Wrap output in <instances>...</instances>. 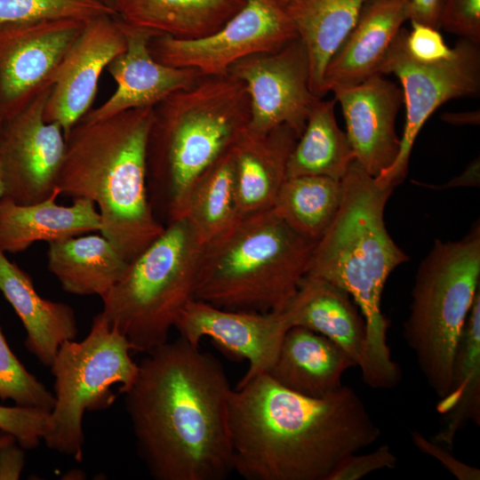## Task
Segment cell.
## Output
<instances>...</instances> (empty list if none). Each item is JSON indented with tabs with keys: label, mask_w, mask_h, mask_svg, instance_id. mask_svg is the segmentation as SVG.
I'll use <instances>...</instances> for the list:
<instances>
[{
	"label": "cell",
	"mask_w": 480,
	"mask_h": 480,
	"mask_svg": "<svg viewBox=\"0 0 480 480\" xmlns=\"http://www.w3.org/2000/svg\"><path fill=\"white\" fill-rule=\"evenodd\" d=\"M124 393L139 457L156 480H224L233 471L231 388L220 362L179 337L147 352Z\"/></svg>",
	"instance_id": "obj_1"
},
{
	"label": "cell",
	"mask_w": 480,
	"mask_h": 480,
	"mask_svg": "<svg viewBox=\"0 0 480 480\" xmlns=\"http://www.w3.org/2000/svg\"><path fill=\"white\" fill-rule=\"evenodd\" d=\"M228 423L233 468L246 480H327L344 458L380 436L353 388L311 397L268 373L232 390Z\"/></svg>",
	"instance_id": "obj_2"
},
{
	"label": "cell",
	"mask_w": 480,
	"mask_h": 480,
	"mask_svg": "<svg viewBox=\"0 0 480 480\" xmlns=\"http://www.w3.org/2000/svg\"><path fill=\"white\" fill-rule=\"evenodd\" d=\"M343 198L332 223L316 242L308 275L346 291L366 327L364 382L379 389L396 386L402 377L387 342L388 322L380 300L391 272L409 258L390 236L384 210L393 188L381 187L355 159L341 180Z\"/></svg>",
	"instance_id": "obj_3"
},
{
	"label": "cell",
	"mask_w": 480,
	"mask_h": 480,
	"mask_svg": "<svg viewBox=\"0 0 480 480\" xmlns=\"http://www.w3.org/2000/svg\"><path fill=\"white\" fill-rule=\"evenodd\" d=\"M153 108H132L100 120L80 119L65 136L56 188L60 195L92 200L100 234L129 263L164 230L148 196L147 152Z\"/></svg>",
	"instance_id": "obj_4"
},
{
	"label": "cell",
	"mask_w": 480,
	"mask_h": 480,
	"mask_svg": "<svg viewBox=\"0 0 480 480\" xmlns=\"http://www.w3.org/2000/svg\"><path fill=\"white\" fill-rule=\"evenodd\" d=\"M250 120L245 86L229 73L202 76L153 108L147 152L149 201L169 220L194 180L228 150Z\"/></svg>",
	"instance_id": "obj_5"
},
{
	"label": "cell",
	"mask_w": 480,
	"mask_h": 480,
	"mask_svg": "<svg viewBox=\"0 0 480 480\" xmlns=\"http://www.w3.org/2000/svg\"><path fill=\"white\" fill-rule=\"evenodd\" d=\"M316 244L272 209L239 216L204 244L196 299L228 310L282 312L308 273Z\"/></svg>",
	"instance_id": "obj_6"
},
{
	"label": "cell",
	"mask_w": 480,
	"mask_h": 480,
	"mask_svg": "<svg viewBox=\"0 0 480 480\" xmlns=\"http://www.w3.org/2000/svg\"><path fill=\"white\" fill-rule=\"evenodd\" d=\"M203 246L186 220L168 222L100 298L101 313L132 351L147 353L168 340L182 309L196 299Z\"/></svg>",
	"instance_id": "obj_7"
},
{
	"label": "cell",
	"mask_w": 480,
	"mask_h": 480,
	"mask_svg": "<svg viewBox=\"0 0 480 480\" xmlns=\"http://www.w3.org/2000/svg\"><path fill=\"white\" fill-rule=\"evenodd\" d=\"M479 279L478 220L460 240L436 239L418 268L403 334L439 399L451 389L457 344Z\"/></svg>",
	"instance_id": "obj_8"
},
{
	"label": "cell",
	"mask_w": 480,
	"mask_h": 480,
	"mask_svg": "<svg viewBox=\"0 0 480 480\" xmlns=\"http://www.w3.org/2000/svg\"><path fill=\"white\" fill-rule=\"evenodd\" d=\"M131 351L127 338L101 312L92 318L84 340L60 345L50 366L55 404L43 438L49 449L83 461L84 415L109 408L116 397L112 387L118 385L124 394L135 381L139 364Z\"/></svg>",
	"instance_id": "obj_9"
},
{
	"label": "cell",
	"mask_w": 480,
	"mask_h": 480,
	"mask_svg": "<svg viewBox=\"0 0 480 480\" xmlns=\"http://www.w3.org/2000/svg\"><path fill=\"white\" fill-rule=\"evenodd\" d=\"M404 33L402 28L379 68V74H393L400 80L406 109L399 152L392 164L374 178L378 185L393 188L406 177L416 137L432 113L450 100L474 96L480 91L478 44L460 38L451 57L423 63L408 53Z\"/></svg>",
	"instance_id": "obj_10"
},
{
	"label": "cell",
	"mask_w": 480,
	"mask_h": 480,
	"mask_svg": "<svg viewBox=\"0 0 480 480\" xmlns=\"http://www.w3.org/2000/svg\"><path fill=\"white\" fill-rule=\"evenodd\" d=\"M297 37L286 9L275 0H245L239 11L210 35L189 40L154 35L148 47L161 63L214 76L227 74L243 58L277 51Z\"/></svg>",
	"instance_id": "obj_11"
},
{
	"label": "cell",
	"mask_w": 480,
	"mask_h": 480,
	"mask_svg": "<svg viewBox=\"0 0 480 480\" xmlns=\"http://www.w3.org/2000/svg\"><path fill=\"white\" fill-rule=\"evenodd\" d=\"M228 73L245 86L250 100L249 130L265 133L288 125L300 136L320 98L311 92L308 59L299 37L277 51L243 58Z\"/></svg>",
	"instance_id": "obj_12"
},
{
	"label": "cell",
	"mask_w": 480,
	"mask_h": 480,
	"mask_svg": "<svg viewBox=\"0 0 480 480\" xmlns=\"http://www.w3.org/2000/svg\"><path fill=\"white\" fill-rule=\"evenodd\" d=\"M52 85L21 111L4 122L0 136V168L4 197L18 204L48 198L56 188L65 155L62 128L44 118Z\"/></svg>",
	"instance_id": "obj_13"
},
{
	"label": "cell",
	"mask_w": 480,
	"mask_h": 480,
	"mask_svg": "<svg viewBox=\"0 0 480 480\" xmlns=\"http://www.w3.org/2000/svg\"><path fill=\"white\" fill-rule=\"evenodd\" d=\"M86 21L52 20L0 28V116L10 119L44 89Z\"/></svg>",
	"instance_id": "obj_14"
},
{
	"label": "cell",
	"mask_w": 480,
	"mask_h": 480,
	"mask_svg": "<svg viewBox=\"0 0 480 480\" xmlns=\"http://www.w3.org/2000/svg\"><path fill=\"white\" fill-rule=\"evenodd\" d=\"M125 48V26L116 15L85 22L52 75L44 107L45 120L57 123L64 137L91 110L102 71Z\"/></svg>",
	"instance_id": "obj_15"
},
{
	"label": "cell",
	"mask_w": 480,
	"mask_h": 480,
	"mask_svg": "<svg viewBox=\"0 0 480 480\" xmlns=\"http://www.w3.org/2000/svg\"><path fill=\"white\" fill-rule=\"evenodd\" d=\"M291 327L284 310H228L197 299L186 305L174 326L194 346L208 337L225 352L247 360L248 369L237 384L269 371Z\"/></svg>",
	"instance_id": "obj_16"
},
{
	"label": "cell",
	"mask_w": 480,
	"mask_h": 480,
	"mask_svg": "<svg viewBox=\"0 0 480 480\" xmlns=\"http://www.w3.org/2000/svg\"><path fill=\"white\" fill-rule=\"evenodd\" d=\"M332 92L340 105L355 159L369 175L377 177L399 152L396 119L403 103L402 89L384 75L375 74Z\"/></svg>",
	"instance_id": "obj_17"
},
{
	"label": "cell",
	"mask_w": 480,
	"mask_h": 480,
	"mask_svg": "<svg viewBox=\"0 0 480 480\" xmlns=\"http://www.w3.org/2000/svg\"><path fill=\"white\" fill-rule=\"evenodd\" d=\"M124 26L126 48L106 68L116 84V90L104 103L91 109L83 117L84 120H100L132 108H154L172 92L193 85L203 76L196 68L159 62L148 47L156 34Z\"/></svg>",
	"instance_id": "obj_18"
},
{
	"label": "cell",
	"mask_w": 480,
	"mask_h": 480,
	"mask_svg": "<svg viewBox=\"0 0 480 480\" xmlns=\"http://www.w3.org/2000/svg\"><path fill=\"white\" fill-rule=\"evenodd\" d=\"M299 135L288 125L265 133L244 129L230 150L240 216L273 207L287 179V164Z\"/></svg>",
	"instance_id": "obj_19"
},
{
	"label": "cell",
	"mask_w": 480,
	"mask_h": 480,
	"mask_svg": "<svg viewBox=\"0 0 480 480\" xmlns=\"http://www.w3.org/2000/svg\"><path fill=\"white\" fill-rule=\"evenodd\" d=\"M404 2L367 0L358 20L324 72L325 94L379 74L393 40L406 20Z\"/></svg>",
	"instance_id": "obj_20"
},
{
	"label": "cell",
	"mask_w": 480,
	"mask_h": 480,
	"mask_svg": "<svg viewBox=\"0 0 480 480\" xmlns=\"http://www.w3.org/2000/svg\"><path fill=\"white\" fill-rule=\"evenodd\" d=\"M60 191L31 204L0 199V249L16 253L36 242H56L100 230V215L89 199H73L68 206L56 203Z\"/></svg>",
	"instance_id": "obj_21"
},
{
	"label": "cell",
	"mask_w": 480,
	"mask_h": 480,
	"mask_svg": "<svg viewBox=\"0 0 480 480\" xmlns=\"http://www.w3.org/2000/svg\"><path fill=\"white\" fill-rule=\"evenodd\" d=\"M0 291L26 330V348L50 367L60 345L77 337L74 309L66 303L42 298L30 276L11 262L1 249Z\"/></svg>",
	"instance_id": "obj_22"
},
{
	"label": "cell",
	"mask_w": 480,
	"mask_h": 480,
	"mask_svg": "<svg viewBox=\"0 0 480 480\" xmlns=\"http://www.w3.org/2000/svg\"><path fill=\"white\" fill-rule=\"evenodd\" d=\"M356 366L336 343L312 330L292 326L285 333L267 372L298 394L323 397L340 388L344 372Z\"/></svg>",
	"instance_id": "obj_23"
},
{
	"label": "cell",
	"mask_w": 480,
	"mask_h": 480,
	"mask_svg": "<svg viewBox=\"0 0 480 480\" xmlns=\"http://www.w3.org/2000/svg\"><path fill=\"white\" fill-rule=\"evenodd\" d=\"M284 311L292 326H302L324 335L360 366L366 341L365 322L346 291L307 274Z\"/></svg>",
	"instance_id": "obj_24"
},
{
	"label": "cell",
	"mask_w": 480,
	"mask_h": 480,
	"mask_svg": "<svg viewBox=\"0 0 480 480\" xmlns=\"http://www.w3.org/2000/svg\"><path fill=\"white\" fill-rule=\"evenodd\" d=\"M245 0H113L126 25L177 39H196L223 26Z\"/></svg>",
	"instance_id": "obj_25"
},
{
	"label": "cell",
	"mask_w": 480,
	"mask_h": 480,
	"mask_svg": "<svg viewBox=\"0 0 480 480\" xmlns=\"http://www.w3.org/2000/svg\"><path fill=\"white\" fill-rule=\"evenodd\" d=\"M367 0H296L285 7L307 52L309 86L323 98L324 72L356 26Z\"/></svg>",
	"instance_id": "obj_26"
},
{
	"label": "cell",
	"mask_w": 480,
	"mask_h": 480,
	"mask_svg": "<svg viewBox=\"0 0 480 480\" xmlns=\"http://www.w3.org/2000/svg\"><path fill=\"white\" fill-rule=\"evenodd\" d=\"M128 262L102 235L78 236L49 243L48 270L68 293L105 295Z\"/></svg>",
	"instance_id": "obj_27"
},
{
	"label": "cell",
	"mask_w": 480,
	"mask_h": 480,
	"mask_svg": "<svg viewBox=\"0 0 480 480\" xmlns=\"http://www.w3.org/2000/svg\"><path fill=\"white\" fill-rule=\"evenodd\" d=\"M436 409L444 426L433 438L453 447L457 433L468 422L480 425V290L472 303L457 344L449 393Z\"/></svg>",
	"instance_id": "obj_28"
},
{
	"label": "cell",
	"mask_w": 480,
	"mask_h": 480,
	"mask_svg": "<svg viewBox=\"0 0 480 480\" xmlns=\"http://www.w3.org/2000/svg\"><path fill=\"white\" fill-rule=\"evenodd\" d=\"M239 216L234 161L229 148L194 180L168 222L186 220L204 244Z\"/></svg>",
	"instance_id": "obj_29"
},
{
	"label": "cell",
	"mask_w": 480,
	"mask_h": 480,
	"mask_svg": "<svg viewBox=\"0 0 480 480\" xmlns=\"http://www.w3.org/2000/svg\"><path fill=\"white\" fill-rule=\"evenodd\" d=\"M334 100L318 99L288 160L287 179L324 176L341 180L354 153L345 132L338 125Z\"/></svg>",
	"instance_id": "obj_30"
},
{
	"label": "cell",
	"mask_w": 480,
	"mask_h": 480,
	"mask_svg": "<svg viewBox=\"0 0 480 480\" xmlns=\"http://www.w3.org/2000/svg\"><path fill=\"white\" fill-rule=\"evenodd\" d=\"M343 191L342 181L329 177L288 178L271 209L300 235L317 242L335 219Z\"/></svg>",
	"instance_id": "obj_31"
},
{
	"label": "cell",
	"mask_w": 480,
	"mask_h": 480,
	"mask_svg": "<svg viewBox=\"0 0 480 480\" xmlns=\"http://www.w3.org/2000/svg\"><path fill=\"white\" fill-rule=\"evenodd\" d=\"M104 15H116L111 0H0V28L52 20L88 21Z\"/></svg>",
	"instance_id": "obj_32"
},
{
	"label": "cell",
	"mask_w": 480,
	"mask_h": 480,
	"mask_svg": "<svg viewBox=\"0 0 480 480\" xmlns=\"http://www.w3.org/2000/svg\"><path fill=\"white\" fill-rule=\"evenodd\" d=\"M0 399L51 412L55 396L14 355L0 326Z\"/></svg>",
	"instance_id": "obj_33"
},
{
	"label": "cell",
	"mask_w": 480,
	"mask_h": 480,
	"mask_svg": "<svg viewBox=\"0 0 480 480\" xmlns=\"http://www.w3.org/2000/svg\"><path fill=\"white\" fill-rule=\"evenodd\" d=\"M50 412L37 407L0 405V429L12 435L24 450L36 449L48 431Z\"/></svg>",
	"instance_id": "obj_34"
},
{
	"label": "cell",
	"mask_w": 480,
	"mask_h": 480,
	"mask_svg": "<svg viewBox=\"0 0 480 480\" xmlns=\"http://www.w3.org/2000/svg\"><path fill=\"white\" fill-rule=\"evenodd\" d=\"M480 44V0H444L439 28Z\"/></svg>",
	"instance_id": "obj_35"
},
{
	"label": "cell",
	"mask_w": 480,
	"mask_h": 480,
	"mask_svg": "<svg viewBox=\"0 0 480 480\" xmlns=\"http://www.w3.org/2000/svg\"><path fill=\"white\" fill-rule=\"evenodd\" d=\"M412 28L405 30L404 44L408 53L423 63H435L448 59L453 52L437 28L411 21Z\"/></svg>",
	"instance_id": "obj_36"
},
{
	"label": "cell",
	"mask_w": 480,
	"mask_h": 480,
	"mask_svg": "<svg viewBox=\"0 0 480 480\" xmlns=\"http://www.w3.org/2000/svg\"><path fill=\"white\" fill-rule=\"evenodd\" d=\"M353 453L344 458L327 480H358L385 468H394L397 458L388 444H382L366 454Z\"/></svg>",
	"instance_id": "obj_37"
},
{
	"label": "cell",
	"mask_w": 480,
	"mask_h": 480,
	"mask_svg": "<svg viewBox=\"0 0 480 480\" xmlns=\"http://www.w3.org/2000/svg\"><path fill=\"white\" fill-rule=\"evenodd\" d=\"M412 444L421 452L436 458L443 466L458 480H479L480 469L468 465L452 453L451 450L443 447L433 440L427 439L420 432L413 430L411 432Z\"/></svg>",
	"instance_id": "obj_38"
},
{
	"label": "cell",
	"mask_w": 480,
	"mask_h": 480,
	"mask_svg": "<svg viewBox=\"0 0 480 480\" xmlns=\"http://www.w3.org/2000/svg\"><path fill=\"white\" fill-rule=\"evenodd\" d=\"M444 0H408L404 4L406 20L428 25L439 29Z\"/></svg>",
	"instance_id": "obj_39"
},
{
	"label": "cell",
	"mask_w": 480,
	"mask_h": 480,
	"mask_svg": "<svg viewBox=\"0 0 480 480\" xmlns=\"http://www.w3.org/2000/svg\"><path fill=\"white\" fill-rule=\"evenodd\" d=\"M24 466V449L17 442L0 448V480L20 479Z\"/></svg>",
	"instance_id": "obj_40"
},
{
	"label": "cell",
	"mask_w": 480,
	"mask_h": 480,
	"mask_svg": "<svg viewBox=\"0 0 480 480\" xmlns=\"http://www.w3.org/2000/svg\"><path fill=\"white\" fill-rule=\"evenodd\" d=\"M480 162L479 157L475 159L463 172L462 174L453 178L442 187L453 188L459 186H476L479 184Z\"/></svg>",
	"instance_id": "obj_41"
},
{
	"label": "cell",
	"mask_w": 480,
	"mask_h": 480,
	"mask_svg": "<svg viewBox=\"0 0 480 480\" xmlns=\"http://www.w3.org/2000/svg\"><path fill=\"white\" fill-rule=\"evenodd\" d=\"M441 119L453 125H478L480 111L447 112L441 116Z\"/></svg>",
	"instance_id": "obj_42"
},
{
	"label": "cell",
	"mask_w": 480,
	"mask_h": 480,
	"mask_svg": "<svg viewBox=\"0 0 480 480\" xmlns=\"http://www.w3.org/2000/svg\"><path fill=\"white\" fill-rule=\"evenodd\" d=\"M16 442L14 436L2 429H0V448Z\"/></svg>",
	"instance_id": "obj_43"
},
{
	"label": "cell",
	"mask_w": 480,
	"mask_h": 480,
	"mask_svg": "<svg viewBox=\"0 0 480 480\" xmlns=\"http://www.w3.org/2000/svg\"><path fill=\"white\" fill-rule=\"evenodd\" d=\"M4 180H3L1 168H0V199L4 196Z\"/></svg>",
	"instance_id": "obj_44"
},
{
	"label": "cell",
	"mask_w": 480,
	"mask_h": 480,
	"mask_svg": "<svg viewBox=\"0 0 480 480\" xmlns=\"http://www.w3.org/2000/svg\"><path fill=\"white\" fill-rule=\"evenodd\" d=\"M275 1L285 8L286 6H288L289 4H291L296 0H275Z\"/></svg>",
	"instance_id": "obj_45"
},
{
	"label": "cell",
	"mask_w": 480,
	"mask_h": 480,
	"mask_svg": "<svg viewBox=\"0 0 480 480\" xmlns=\"http://www.w3.org/2000/svg\"><path fill=\"white\" fill-rule=\"evenodd\" d=\"M3 124H4V120H3L2 117L0 116V136H1V132H2V128H3Z\"/></svg>",
	"instance_id": "obj_46"
},
{
	"label": "cell",
	"mask_w": 480,
	"mask_h": 480,
	"mask_svg": "<svg viewBox=\"0 0 480 480\" xmlns=\"http://www.w3.org/2000/svg\"><path fill=\"white\" fill-rule=\"evenodd\" d=\"M400 1H403V2L406 3L408 0H400Z\"/></svg>",
	"instance_id": "obj_47"
},
{
	"label": "cell",
	"mask_w": 480,
	"mask_h": 480,
	"mask_svg": "<svg viewBox=\"0 0 480 480\" xmlns=\"http://www.w3.org/2000/svg\"><path fill=\"white\" fill-rule=\"evenodd\" d=\"M111 1H112V3H113V0H111Z\"/></svg>",
	"instance_id": "obj_48"
}]
</instances>
